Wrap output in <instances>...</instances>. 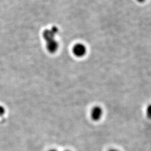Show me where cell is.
I'll return each mask as SVG.
<instances>
[{"mask_svg": "<svg viewBox=\"0 0 151 151\" xmlns=\"http://www.w3.org/2000/svg\"><path fill=\"white\" fill-rule=\"evenodd\" d=\"M65 151H69V150H65Z\"/></svg>", "mask_w": 151, "mask_h": 151, "instance_id": "cell-10", "label": "cell"}, {"mask_svg": "<svg viewBox=\"0 0 151 151\" xmlns=\"http://www.w3.org/2000/svg\"><path fill=\"white\" fill-rule=\"evenodd\" d=\"M48 151H58L57 150H55V149H52V150H49Z\"/></svg>", "mask_w": 151, "mask_h": 151, "instance_id": "cell-9", "label": "cell"}, {"mask_svg": "<svg viewBox=\"0 0 151 151\" xmlns=\"http://www.w3.org/2000/svg\"><path fill=\"white\" fill-rule=\"evenodd\" d=\"M5 113V109L2 106H0V116H2Z\"/></svg>", "mask_w": 151, "mask_h": 151, "instance_id": "cell-6", "label": "cell"}, {"mask_svg": "<svg viewBox=\"0 0 151 151\" xmlns=\"http://www.w3.org/2000/svg\"><path fill=\"white\" fill-rule=\"evenodd\" d=\"M46 48L49 53H54L59 48V43L57 40H55L53 42L46 43Z\"/></svg>", "mask_w": 151, "mask_h": 151, "instance_id": "cell-4", "label": "cell"}, {"mask_svg": "<svg viewBox=\"0 0 151 151\" xmlns=\"http://www.w3.org/2000/svg\"><path fill=\"white\" fill-rule=\"evenodd\" d=\"M73 53L77 57H82L86 53V47L83 44L77 43L73 47Z\"/></svg>", "mask_w": 151, "mask_h": 151, "instance_id": "cell-2", "label": "cell"}, {"mask_svg": "<svg viewBox=\"0 0 151 151\" xmlns=\"http://www.w3.org/2000/svg\"><path fill=\"white\" fill-rule=\"evenodd\" d=\"M146 0H137V1L138 2H139V3H143V2H145Z\"/></svg>", "mask_w": 151, "mask_h": 151, "instance_id": "cell-7", "label": "cell"}, {"mask_svg": "<svg viewBox=\"0 0 151 151\" xmlns=\"http://www.w3.org/2000/svg\"><path fill=\"white\" fill-rule=\"evenodd\" d=\"M103 114L102 108L99 106H95L92 109L91 117L94 121H98L101 118Z\"/></svg>", "mask_w": 151, "mask_h": 151, "instance_id": "cell-3", "label": "cell"}, {"mask_svg": "<svg viewBox=\"0 0 151 151\" xmlns=\"http://www.w3.org/2000/svg\"><path fill=\"white\" fill-rule=\"evenodd\" d=\"M146 114L147 116L149 119H151V104L149 105L146 110Z\"/></svg>", "mask_w": 151, "mask_h": 151, "instance_id": "cell-5", "label": "cell"}, {"mask_svg": "<svg viewBox=\"0 0 151 151\" xmlns=\"http://www.w3.org/2000/svg\"><path fill=\"white\" fill-rule=\"evenodd\" d=\"M58 29L55 27H53L50 29L45 30L43 33V37L46 42V43L57 40L55 37L58 34Z\"/></svg>", "mask_w": 151, "mask_h": 151, "instance_id": "cell-1", "label": "cell"}, {"mask_svg": "<svg viewBox=\"0 0 151 151\" xmlns=\"http://www.w3.org/2000/svg\"><path fill=\"white\" fill-rule=\"evenodd\" d=\"M109 151H120L119 150H115V149H111V150H109Z\"/></svg>", "mask_w": 151, "mask_h": 151, "instance_id": "cell-8", "label": "cell"}]
</instances>
